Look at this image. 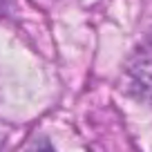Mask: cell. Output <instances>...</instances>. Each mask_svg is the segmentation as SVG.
Wrapping results in <instances>:
<instances>
[{
	"instance_id": "cell-1",
	"label": "cell",
	"mask_w": 152,
	"mask_h": 152,
	"mask_svg": "<svg viewBox=\"0 0 152 152\" xmlns=\"http://www.w3.org/2000/svg\"><path fill=\"white\" fill-rule=\"evenodd\" d=\"M36 152H54V150L49 145H45V148H40V150H36Z\"/></svg>"
}]
</instances>
